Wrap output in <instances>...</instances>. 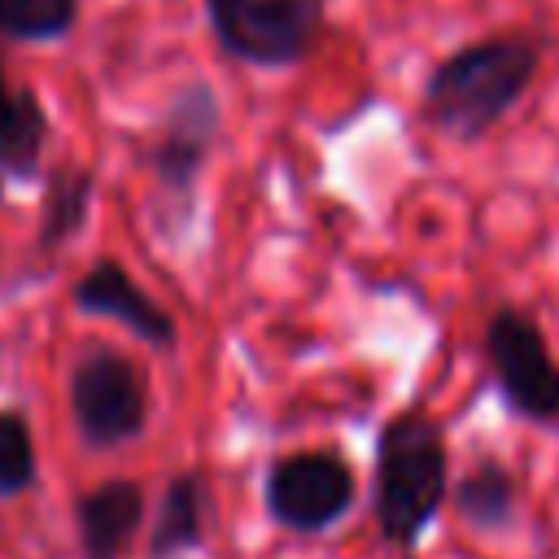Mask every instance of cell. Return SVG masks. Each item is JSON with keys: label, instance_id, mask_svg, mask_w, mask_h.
I'll list each match as a JSON object with an SVG mask.
<instances>
[{"label": "cell", "instance_id": "9a60e30c", "mask_svg": "<svg viewBox=\"0 0 559 559\" xmlns=\"http://www.w3.org/2000/svg\"><path fill=\"white\" fill-rule=\"evenodd\" d=\"M74 17V0H0V35L9 39H61Z\"/></svg>", "mask_w": 559, "mask_h": 559}, {"label": "cell", "instance_id": "7a4b0ae2", "mask_svg": "<svg viewBox=\"0 0 559 559\" xmlns=\"http://www.w3.org/2000/svg\"><path fill=\"white\" fill-rule=\"evenodd\" d=\"M450 441L445 424L424 406H402L376 432L371 520L384 546L411 555L445 511Z\"/></svg>", "mask_w": 559, "mask_h": 559}, {"label": "cell", "instance_id": "4fadbf2b", "mask_svg": "<svg viewBox=\"0 0 559 559\" xmlns=\"http://www.w3.org/2000/svg\"><path fill=\"white\" fill-rule=\"evenodd\" d=\"M92 192H96V175L87 166H57L52 170V179L44 188V205H39V231H35L39 253L66 249L87 227Z\"/></svg>", "mask_w": 559, "mask_h": 559}, {"label": "cell", "instance_id": "8992f818", "mask_svg": "<svg viewBox=\"0 0 559 559\" xmlns=\"http://www.w3.org/2000/svg\"><path fill=\"white\" fill-rule=\"evenodd\" d=\"M358 502V472L332 445L288 450L266 463L262 476V507L275 528L293 537L332 533Z\"/></svg>", "mask_w": 559, "mask_h": 559}, {"label": "cell", "instance_id": "5b68a950", "mask_svg": "<svg viewBox=\"0 0 559 559\" xmlns=\"http://www.w3.org/2000/svg\"><path fill=\"white\" fill-rule=\"evenodd\" d=\"M153 411L144 367L118 345H83L70 367V419L92 454L122 450L144 437Z\"/></svg>", "mask_w": 559, "mask_h": 559}, {"label": "cell", "instance_id": "9c48e42d", "mask_svg": "<svg viewBox=\"0 0 559 559\" xmlns=\"http://www.w3.org/2000/svg\"><path fill=\"white\" fill-rule=\"evenodd\" d=\"M144 485L131 476H109L74 498V533L83 559H127L144 528Z\"/></svg>", "mask_w": 559, "mask_h": 559}, {"label": "cell", "instance_id": "7c38bea8", "mask_svg": "<svg viewBox=\"0 0 559 559\" xmlns=\"http://www.w3.org/2000/svg\"><path fill=\"white\" fill-rule=\"evenodd\" d=\"M48 144V114L31 87H13L0 70V175L4 179H35L44 166Z\"/></svg>", "mask_w": 559, "mask_h": 559}, {"label": "cell", "instance_id": "277c9868", "mask_svg": "<svg viewBox=\"0 0 559 559\" xmlns=\"http://www.w3.org/2000/svg\"><path fill=\"white\" fill-rule=\"evenodd\" d=\"M480 362L498 402L515 419L533 428H559V362L528 306L498 301L489 310L480 328Z\"/></svg>", "mask_w": 559, "mask_h": 559}, {"label": "cell", "instance_id": "ba28073f", "mask_svg": "<svg viewBox=\"0 0 559 559\" xmlns=\"http://www.w3.org/2000/svg\"><path fill=\"white\" fill-rule=\"evenodd\" d=\"M70 301H74V310H83V314L122 323L135 341H144V345L157 349V354H170L175 341H179L175 314H170L153 293H144L140 280H135L118 258H96V262L74 280Z\"/></svg>", "mask_w": 559, "mask_h": 559}, {"label": "cell", "instance_id": "5bb4252c", "mask_svg": "<svg viewBox=\"0 0 559 559\" xmlns=\"http://www.w3.org/2000/svg\"><path fill=\"white\" fill-rule=\"evenodd\" d=\"M39 476L35 437L17 406H0V502L22 498Z\"/></svg>", "mask_w": 559, "mask_h": 559}, {"label": "cell", "instance_id": "6da1fadb", "mask_svg": "<svg viewBox=\"0 0 559 559\" xmlns=\"http://www.w3.org/2000/svg\"><path fill=\"white\" fill-rule=\"evenodd\" d=\"M542 70V48L528 35H485L445 52L419 92V118L454 140H485L533 87Z\"/></svg>", "mask_w": 559, "mask_h": 559}, {"label": "cell", "instance_id": "52a82bcc", "mask_svg": "<svg viewBox=\"0 0 559 559\" xmlns=\"http://www.w3.org/2000/svg\"><path fill=\"white\" fill-rule=\"evenodd\" d=\"M210 31L231 61L258 70L301 66L328 26L323 0H205Z\"/></svg>", "mask_w": 559, "mask_h": 559}, {"label": "cell", "instance_id": "30bf717a", "mask_svg": "<svg viewBox=\"0 0 559 559\" xmlns=\"http://www.w3.org/2000/svg\"><path fill=\"white\" fill-rule=\"evenodd\" d=\"M210 515H214V502H210L205 472L201 467L175 472L166 480V489H162V502H157V520L148 528L144 559H183V555L205 550V542H210Z\"/></svg>", "mask_w": 559, "mask_h": 559}, {"label": "cell", "instance_id": "3957f363", "mask_svg": "<svg viewBox=\"0 0 559 559\" xmlns=\"http://www.w3.org/2000/svg\"><path fill=\"white\" fill-rule=\"evenodd\" d=\"M218 135H223L218 92L210 83H201V79L183 83L175 92V100L166 105V114H162L157 140L148 144V170H153V183H157L153 218H157L162 236L179 240L183 227L192 223L201 170H205Z\"/></svg>", "mask_w": 559, "mask_h": 559}, {"label": "cell", "instance_id": "8fae6325", "mask_svg": "<svg viewBox=\"0 0 559 559\" xmlns=\"http://www.w3.org/2000/svg\"><path fill=\"white\" fill-rule=\"evenodd\" d=\"M445 502L472 533H502L520 520V476L511 463L485 454L450 480Z\"/></svg>", "mask_w": 559, "mask_h": 559}]
</instances>
